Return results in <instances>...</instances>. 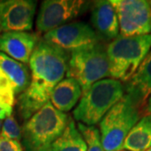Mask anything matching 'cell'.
I'll return each mask as SVG.
<instances>
[{
  "instance_id": "obj_11",
  "label": "cell",
  "mask_w": 151,
  "mask_h": 151,
  "mask_svg": "<svg viewBox=\"0 0 151 151\" xmlns=\"http://www.w3.org/2000/svg\"><path fill=\"white\" fill-rule=\"evenodd\" d=\"M38 40L39 35L35 33L4 32L0 35V52L26 65Z\"/></svg>"
},
{
  "instance_id": "obj_7",
  "label": "cell",
  "mask_w": 151,
  "mask_h": 151,
  "mask_svg": "<svg viewBox=\"0 0 151 151\" xmlns=\"http://www.w3.org/2000/svg\"><path fill=\"white\" fill-rule=\"evenodd\" d=\"M117 13L120 36L132 37L151 34V5L145 0H112Z\"/></svg>"
},
{
  "instance_id": "obj_16",
  "label": "cell",
  "mask_w": 151,
  "mask_h": 151,
  "mask_svg": "<svg viewBox=\"0 0 151 151\" xmlns=\"http://www.w3.org/2000/svg\"><path fill=\"white\" fill-rule=\"evenodd\" d=\"M86 142L80 132L76 129L75 121L69 118L62 134L38 151H86Z\"/></svg>"
},
{
  "instance_id": "obj_25",
  "label": "cell",
  "mask_w": 151,
  "mask_h": 151,
  "mask_svg": "<svg viewBox=\"0 0 151 151\" xmlns=\"http://www.w3.org/2000/svg\"><path fill=\"white\" fill-rule=\"evenodd\" d=\"M1 129H2V120H0V133H1Z\"/></svg>"
},
{
  "instance_id": "obj_15",
  "label": "cell",
  "mask_w": 151,
  "mask_h": 151,
  "mask_svg": "<svg viewBox=\"0 0 151 151\" xmlns=\"http://www.w3.org/2000/svg\"><path fill=\"white\" fill-rule=\"evenodd\" d=\"M0 67L9 79L14 95H20L27 89L30 83L31 76L25 64L0 52Z\"/></svg>"
},
{
  "instance_id": "obj_17",
  "label": "cell",
  "mask_w": 151,
  "mask_h": 151,
  "mask_svg": "<svg viewBox=\"0 0 151 151\" xmlns=\"http://www.w3.org/2000/svg\"><path fill=\"white\" fill-rule=\"evenodd\" d=\"M151 147V114H146L130 130L123 150L147 151Z\"/></svg>"
},
{
  "instance_id": "obj_14",
  "label": "cell",
  "mask_w": 151,
  "mask_h": 151,
  "mask_svg": "<svg viewBox=\"0 0 151 151\" xmlns=\"http://www.w3.org/2000/svg\"><path fill=\"white\" fill-rule=\"evenodd\" d=\"M82 95L79 83L73 78H65L55 86L50 102L60 112H68L76 106Z\"/></svg>"
},
{
  "instance_id": "obj_1",
  "label": "cell",
  "mask_w": 151,
  "mask_h": 151,
  "mask_svg": "<svg viewBox=\"0 0 151 151\" xmlns=\"http://www.w3.org/2000/svg\"><path fill=\"white\" fill-rule=\"evenodd\" d=\"M70 55L67 51L40 40L29 59L31 79L28 88L18 97L19 117L25 122L50 102L54 87L67 70Z\"/></svg>"
},
{
  "instance_id": "obj_4",
  "label": "cell",
  "mask_w": 151,
  "mask_h": 151,
  "mask_svg": "<svg viewBox=\"0 0 151 151\" xmlns=\"http://www.w3.org/2000/svg\"><path fill=\"white\" fill-rule=\"evenodd\" d=\"M140 106L124 94L99 123L104 151H122L130 130L140 119Z\"/></svg>"
},
{
  "instance_id": "obj_13",
  "label": "cell",
  "mask_w": 151,
  "mask_h": 151,
  "mask_svg": "<svg viewBox=\"0 0 151 151\" xmlns=\"http://www.w3.org/2000/svg\"><path fill=\"white\" fill-rule=\"evenodd\" d=\"M91 19L93 27L98 33V36L100 35L107 40H114L119 37V19L110 1L94 2Z\"/></svg>"
},
{
  "instance_id": "obj_3",
  "label": "cell",
  "mask_w": 151,
  "mask_h": 151,
  "mask_svg": "<svg viewBox=\"0 0 151 151\" xmlns=\"http://www.w3.org/2000/svg\"><path fill=\"white\" fill-rule=\"evenodd\" d=\"M151 50V34L114 39L106 48L110 76L128 81L134 76Z\"/></svg>"
},
{
  "instance_id": "obj_27",
  "label": "cell",
  "mask_w": 151,
  "mask_h": 151,
  "mask_svg": "<svg viewBox=\"0 0 151 151\" xmlns=\"http://www.w3.org/2000/svg\"><path fill=\"white\" fill-rule=\"evenodd\" d=\"M150 5H151V1H150Z\"/></svg>"
},
{
  "instance_id": "obj_21",
  "label": "cell",
  "mask_w": 151,
  "mask_h": 151,
  "mask_svg": "<svg viewBox=\"0 0 151 151\" xmlns=\"http://www.w3.org/2000/svg\"><path fill=\"white\" fill-rule=\"evenodd\" d=\"M0 151H23L19 141L9 139L0 135Z\"/></svg>"
},
{
  "instance_id": "obj_8",
  "label": "cell",
  "mask_w": 151,
  "mask_h": 151,
  "mask_svg": "<svg viewBox=\"0 0 151 151\" xmlns=\"http://www.w3.org/2000/svg\"><path fill=\"white\" fill-rule=\"evenodd\" d=\"M88 2L79 0H45L36 19L38 34H46L74 19L86 10Z\"/></svg>"
},
{
  "instance_id": "obj_10",
  "label": "cell",
  "mask_w": 151,
  "mask_h": 151,
  "mask_svg": "<svg viewBox=\"0 0 151 151\" xmlns=\"http://www.w3.org/2000/svg\"><path fill=\"white\" fill-rule=\"evenodd\" d=\"M36 2L8 0L0 2V19L4 32H24L33 27Z\"/></svg>"
},
{
  "instance_id": "obj_5",
  "label": "cell",
  "mask_w": 151,
  "mask_h": 151,
  "mask_svg": "<svg viewBox=\"0 0 151 151\" xmlns=\"http://www.w3.org/2000/svg\"><path fill=\"white\" fill-rule=\"evenodd\" d=\"M68 120L67 114L48 102L23 125L22 139L25 151H38L54 141L62 134Z\"/></svg>"
},
{
  "instance_id": "obj_26",
  "label": "cell",
  "mask_w": 151,
  "mask_h": 151,
  "mask_svg": "<svg viewBox=\"0 0 151 151\" xmlns=\"http://www.w3.org/2000/svg\"><path fill=\"white\" fill-rule=\"evenodd\" d=\"M147 151H151V147H150V149H149V150H147Z\"/></svg>"
},
{
  "instance_id": "obj_6",
  "label": "cell",
  "mask_w": 151,
  "mask_h": 151,
  "mask_svg": "<svg viewBox=\"0 0 151 151\" xmlns=\"http://www.w3.org/2000/svg\"><path fill=\"white\" fill-rule=\"evenodd\" d=\"M66 76L79 83L82 93L95 82L110 76V67L106 48L103 45L71 52Z\"/></svg>"
},
{
  "instance_id": "obj_19",
  "label": "cell",
  "mask_w": 151,
  "mask_h": 151,
  "mask_svg": "<svg viewBox=\"0 0 151 151\" xmlns=\"http://www.w3.org/2000/svg\"><path fill=\"white\" fill-rule=\"evenodd\" d=\"M14 103V92L9 79L0 67V104L12 108Z\"/></svg>"
},
{
  "instance_id": "obj_22",
  "label": "cell",
  "mask_w": 151,
  "mask_h": 151,
  "mask_svg": "<svg viewBox=\"0 0 151 151\" xmlns=\"http://www.w3.org/2000/svg\"><path fill=\"white\" fill-rule=\"evenodd\" d=\"M12 111H13L12 108L6 107V106L0 104V120L5 119L8 117L11 116L12 115Z\"/></svg>"
},
{
  "instance_id": "obj_24",
  "label": "cell",
  "mask_w": 151,
  "mask_h": 151,
  "mask_svg": "<svg viewBox=\"0 0 151 151\" xmlns=\"http://www.w3.org/2000/svg\"><path fill=\"white\" fill-rule=\"evenodd\" d=\"M2 31H3V29H2V24H1V19H0V35H1Z\"/></svg>"
},
{
  "instance_id": "obj_2",
  "label": "cell",
  "mask_w": 151,
  "mask_h": 151,
  "mask_svg": "<svg viewBox=\"0 0 151 151\" xmlns=\"http://www.w3.org/2000/svg\"><path fill=\"white\" fill-rule=\"evenodd\" d=\"M124 96L122 82L113 78H104L95 82L83 92L73 111L74 119L86 125H95Z\"/></svg>"
},
{
  "instance_id": "obj_9",
  "label": "cell",
  "mask_w": 151,
  "mask_h": 151,
  "mask_svg": "<svg viewBox=\"0 0 151 151\" xmlns=\"http://www.w3.org/2000/svg\"><path fill=\"white\" fill-rule=\"evenodd\" d=\"M43 40L65 51L73 52L96 45L100 38L89 24L73 22L45 34Z\"/></svg>"
},
{
  "instance_id": "obj_12",
  "label": "cell",
  "mask_w": 151,
  "mask_h": 151,
  "mask_svg": "<svg viewBox=\"0 0 151 151\" xmlns=\"http://www.w3.org/2000/svg\"><path fill=\"white\" fill-rule=\"evenodd\" d=\"M124 94L140 107L151 96V50L124 86Z\"/></svg>"
},
{
  "instance_id": "obj_18",
  "label": "cell",
  "mask_w": 151,
  "mask_h": 151,
  "mask_svg": "<svg viewBox=\"0 0 151 151\" xmlns=\"http://www.w3.org/2000/svg\"><path fill=\"white\" fill-rule=\"evenodd\" d=\"M78 131L86 142L87 150L86 151H104L101 134L99 129L94 125H86L81 123L77 124Z\"/></svg>"
},
{
  "instance_id": "obj_23",
  "label": "cell",
  "mask_w": 151,
  "mask_h": 151,
  "mask_svg": "<svg viewBox=\"0 0 151 151\" xmlns=\"http://www.w3.org/2000/svg\"><path fill=\"white\" fill-rule=\"evenodd\" d=\"M147 114H151V96L149 97L145 104V108Z\"/></svg>"
},
{
  "instance_id": "obj_20",
  "label": "cell",
  "mask_w": 151,
  "mask_h": 151,
  "mask_svg": "<svg viewBox=\"0 0 151 151\" xmlns=\"http://www.w3.org/2000/svg\"><path fill=\"white\" fill-rule=\"evenodd\" d=\"M0 135L14 140L19 141L22 139V129L13 115L5 119L2 124Z\"/></svg>"
}]
</instances>
